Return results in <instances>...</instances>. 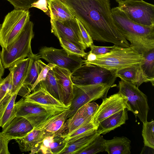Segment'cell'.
<instances>
[{
  "instance_id": "obj_1",
  "label": "cell",
  "mask_w": 154,
  "mask_h": 154,
  "mask_svg": "<svg viewBox=\"0 0 154 154\" xmlns=\"http://www.w3.org/2000/svg\"><path fill=\"white\" fill-rule=\"evenodd\" d=\"M61 0L81 22L93 40L130 47V43L115 24L110 0Z\"/></svg>"
},
{
  "instance_id": "obj_2",
  "label": "cell",
  "mask_w": 154,
  "mask_h": 154,
  "mask_svg": "<svg viewBox=\"0 0 154 154\" xmlns=\"http://www.w3.org/2000/svg\"><path fill=\"white\" fill-rule=\"evenodd\" d=\"M112 15L119 31L130 42V47L144 56L154 49V26L137 23L129 19L116 7L111 9Z\"/></svg>"
},
{
  "instance_id": "obj_3",
  "label": "cell",
  "mask_w": 154,
  "mask_h": 154,
  "mask_svg": "<svg viewBox=\"0 0 154 154\" xmlns=\"http://www.w3.org/2000/svg\"><path fill=\"white\" fill-rule=\"evenodd\" d=\"M114 45L109 52L95 55L94 60L84 62V64L97 66L116 73L121 69L139 66L143 63L144 57L132 48Z\"/></svg>"
},
{
  "instance_id": "obj_4",
  "label": "cell",
  "mask_w": 154,
  "mask_h": 154,
  "mask_svg": "<svg viewBox=\"0 0 154 154\" xmlns=\"http://www.w3.org/2000/svg\"><path fill=\"white\" fill-rule=\"evenodd\" d=\"M33 27V22L29 21L15 39L6 48H2L0 55L5 68H8L33 53L31 47V40L34 36Z\"/></svg>"
},
{
  "instance_id": "obj_5",
  "label": "cell",
  "mask_w": 154,
  "mask_h": 154,
  "mask_svg": "<svg viewBox=\"0 0 154 154\" xmlns=\"http://www.w3.org/2000/svg\"><path fill=\"white\" fill-rule=\"evenodd\" d=\"M117 78L116 73L97 66L84 64L72 72L70 78L72 83L77 85H86L106 84L111 88Z\"/></svg>"
},
{
  "instance_id": "obj_6",
  "label": "cell",
  "mask_w": 154,
  "mask_h": 154,
  "mask_svg": "<svg viewBox=\"0 0 154 154\" xmlns=\"http://www.w3.org/2000/svg\"><path fill=\"white\" fill-rule=\"evenodd\" d=\"M118 93L123 97L126 109L131 111L143 123L147 121L149 107L147 96L131 82L119 81Z\"/></svg>"
},
{
  "instance_id": "obj_7",
  "label": "cell",
  "mask_w": 154,
  "mask_h": 154,
  "mask_svg": "<svg viewBox=\"0 0 154 154\" xmlns=\"http://www.w3.org/2000/svg\"><path fill=\"white\" fill-rule=\"evenodd\" d=\"M29 19V10L14 9L5 16L0 29L2 48H6L15 39Z\"/></svg>"
},
{
  "instance_id": "obj_8",
  "label": "cell",
  "mask_w": 154,
  "mask_h": 154,
  "mask_svg": "<svg viewBox=\"0 0 154 154\" xmlns=\"http://www.w3.org/2000/svg\"><path fill=\"white\" fill-rule=\"evenodd\" d=\"M111 88L106 84L86 85H79L73 84V98L71 105L67 110L66 120L85 104L106 97L107 93Z\"/></svg>"
},
{
  "instance_id": "obj_9",
  "label": "cell",
  "mask_w": 154,
  "mask_h": 154,
  "mask_svg": "<svg viewBox=\"0 0 154 154\" xmlns=\"http://www.w3.org/2000/svg\"><path fill=\"white\" fill-rule=\"evenodd\" d=\"M14 110L16 116L27 119L33 128L42 125L53 116L63 111L26 101L24 98L15 103Z\"/></svg>"
},
{
  "instance_id": "obj_10",
  "label": "cell",
  "mask_w": 154,
  "mask_h": 154,
  "mask_svg": "<svg viewBox=\"0 0 154 154\" xmlns=\"http://www.w3.org/2000/svg\"><path fill=\"white\" fill-rule=\"evenodd\" d=\"M118 8L130 19L138 24L154 26V5L143 0L119 3Z\"/></svg>"
},
{
  "instance_id": "obj_11",
  "label": "cell",
  "mask_w": 154,
  "mask_h": 154,
  "mask_svg": "<svg viewBox=\"0 0 154 154\" xmlns=\"http://www.w3.org/2000/svg\"><path fill=\"white\" fill-rule=\"evenodd\" d=\"M38 54L49 63L67 69L71 73L84 64L82 57L69 54L63 48L57 49L44 46L39 51Z\"/></svg>"
},
{
  "instance_id": "obj_12",
  "label": "cell",
  "mask_w": 154,
  "mask_h": 154,
  "mask_svg": "<svg viewBox=\"0 0 154 154\" xmlns=\"http://www.w3.org/2000/svg\"><path fill=\"white\" fill-rule=\"evenodd\" d=\"M51 31L58 39L69 41L80 48H87L82 40L76 18L60 21L51 19Z\"/></svg>"
},
{
  "instance_id": "obj_13",
  "label": "cell",
  "mask_w": 154,
  "mask_h": 154,
  "mask_svg": "<svg viewBox=\"0 0 154 154\" xmlns=\"http://www.w3.org/2000/svg\"><path fill=\"white\" fill-rule=\"evenodd\" d=\"M126 108L123 97L118 93L103 99L102 103L99 106L91 120L95 129L97 130L101 121Z\"/></svg>"
},
{
  "instance_id": "obj_14",
  "label": "cell",
  "mask_w": 154,
  "mask_h": 154,
  "mask_svg": "<svg viewBox=\"0 0 154 154\" xmlns=\"http://www.w3.org/2000/svg\"><path fill=\"white\" fill-rule=\"evenodd\" d=\"M52 69L62 95L63 103L69 107L73 95V83L70 78L71 73L67 69L55 65Z\"/></svg>"
},
{
  "instance_id": "obj_15",
  "label": "cell",
  "mask_w": 154,
  "mask_h": 154,
  "mask_svg": "<svg viewBox=\"0 0 154 154\" xmlns=\"http://www.w3.org/2000/svg\"><path fill=\"white\" fill-rule=\"evenodd\" d=\"M32 91V93L24 98L26 101L62 111L67 110L69 108L43 88H38L34 89Z\"/></svg>"
},
{
  "instance_id": "obj_16",
  "label": "cell",
  "mask_w": 154,
  "mask_h": 154,
  "mask_svg": "<svg viewBox=\"0 0 154 154\" xmlns=\"http://www.w3.org/2000/svg\"><path fill=\"white\" fill-rule=\"evenodd\" d=\"M44 138L43 130L36 128L24 137L14 140L17 143L21 152L30 151L29 153L32 154L40 152V146Z\"/></svg>"
},
{
  "instance_id": "obj_17",
  "label": "cell",
  "mask_w": 154,
  "mask_h": 154,
  "mask_svg": "<svg viewBox=\"0 0 154 154\" xmlns=\"http://www.w3.org/2000/svg\"><path fill=\"white\" fill-rule=\"evenodd\" d=\"M67 110L53 116L42 125L37 127L43 130L44 138L49 136L64 134Z\"/></svg>"
},
{
  "instance_id": "obj_18",
  "label": "cell",
  "mask_w": 154,
  "mask_h": 154,
  "mask_svg": "<svg viewBox=\"0 0 154 154\" xmlns=\"http://www.w3.org/2000/svg\"><path fill=\"white\" fill-rule=\"evenodd\" d=\"M33 128L26 119L16 116L2 132L11 140L24 137L31 131Z\"/></svg>"
},
{
  "instance_id": "obj_19",
  "label": "cell",
  "mask_w": 154,
  "mask_h": 154,
  "mask_svg": "<svg viewBox=\"0 0 154 154\" xmlns=\"http://www.w3.org/2000/svg\"><path fill=\"white\" fill-rule=\"evenodd\" d=\"M29 63V58L27 57L17 62L8 68L12 74L11 89L12 94L19 91L23 87Z\"/></svg>"
},
{
  "instance_id": "obj_20",
  "label": "cell",
  "mask_w": 154,
  "mask_h": 154,
  "mask_svg": "<svg viewBox=\"0 0 154 154\" xmlns=\"http://www.w3.org/2000/svg\"><path fill=\"white\" fill-rule=\"evenodd\" d=\"M128 110L122 109L101 121L97 130L99 134H105L125 124L128 119Z\"/></svg>"
},
{
  "instance_id": "obj_21",
  "label": "cell",
  "mask_w": 154,
  "mask_h": 154,
  "mask_svg": "<svg viewBox=\"0 0 154 154\" xmlns=\"http://www.w3.org/2000/svg\"><path fill=\"white\" fill-rule=\"evenodd\" d=\"M51 19L60 21L75 18L61 0H47Z\"/></svg>"
},
{
  "instance_id": "obj_22",
  "label": "cell",
  "mask_w": 154,
  "mask_h": 154,
  "mask_svg": "<svg viewBox=\"0 0 154 154\" xmlns=\"http://www.w3.org/2000/svg\"><path fill=\"white\" fill-rule=\"evenodd\" d=\"M117 77L121 80L128 82L138 88L143 82H149L143 74L140 66L125 68L118 71L116 73Z\"/></svg>"
},
{
  "instance_id": "obj_23",
  "label": "cell",
  "mask_w": 154,
  "mask_h": 154,
  "mask_svg": "<svg viewBox=\"0 0 154 154\" xmlns=\"http://www.w3.org/2000/svg\"><path fill=\"white\" fill-rule=\"evenodd\" d=\"M131 143V140L124 136L105 140V151L109 154H130Z\"/></svg>"
},
{
  "instance_id": "obj_24",
  "label": "cell",
  "mask_w": 154,
  "mask_h": 154,
  "mask_svg": "<svg viewBox=\"0 0 154 154\" xmlns=\"http://www.w3.org/2000/svg\"><path fill=\"white\" fill-rule=\"evenodd\" d=\"M66 144L62 134L49 136L44 139L39 152L44 154H60Z\"/></svg>"
},
{
  "instance_id": "obj_25",
  "label": "cell",
  "mask_w": 154,
  "mask_h": 154,
  "mask_svg": "<svg viewBox=\"0 0 154 154\" xmlns=\"http://www.w3.org/2000/svg\"><path fill=\"white\" fill-rule=\"evenodd\" d=\"M93 117L90 116L87 112L85 106L79 108L75 113L66 121V133L63 136L68 135L87 122L91 120Z\"/></svg>"
},
{
  "instance_id": "obj_26",
  "label": "cell",
  "mask_w": 154,
  "mask_h": 154,
  "mask_svg": "<svg viewBox=\"0 0 154 154\" xmlns=\"http://www.w3.org/2000/svg\"><path fill=\"white\" fill-rule=\"evenodd\" d=\"M98 135L97 130H94L73 142L66 143L60 154H77L88 145Z\"/></svg>"
},
{
  "instance_id": "obj_27",
  "label": "cell",
  "mask_w": 154,
  "mask_h": 154,
  "mask_svg": "<svg viewBox=\"0 0 154 154\" xmlns=\"http://www.w3.org/2000/svg\"><path fill=\"white\" fill-rule=\"evenodd\" d=\"M29 57L30 63L23 84V86L31 90L36 81L39 73V54H32Z\"/></svg>"
},
{
  "instance_id": "obj_28",
  "label": "cell",
  "mask_w": 154,
  "mask_h": 154,
  "mask_svg": "<svg viewBox=\"0 0 154 154\" xmlns=\"http://www.w3.org/2000/svg\"><path fill=\"white\" fill-rule=\"evenodd\" d=\"M38 88L44 89L54 97L63 103L62 95L52 69L48 72L45 80L39 82L33 90Z\"/></svg>"
},
{
  "instance_id": "obj_29",
  "label": "cell",
  "mask_w": 154,
  "mask_h": 154,
  "mask_svg": "<svg viewBox=\"0 0 154 154\" xmlns=\"http://www.w3.org/2000/svg\"><path fill=\"white\" fill-rule=\"evenodd\" d=\"M19 91L12 94L0 112V127L3 129L7 127L16 117L14 105Z\"/></svg>"
},
{
  "instance_id": "obj_30",
  "label": "cell",
  "mask_w": 154,
  "mask_h": 154,
  "mask_svg": "<svg viewBox=\"0 0 154 154\" xmlns=\"http://www.w3.org/2000/svg\"><path fill=\"white\" fill-rule=\"evenodd\" d=\"M143 63L140 66L142 72L149 82L154 85V49L144 56Z\"/></svg>"
},
{
  "instance_id": "obj_31",
  "label": "cell",
  "mask_w": 154,
  "mask_h": 154,
  "mask_svg": "<svg viewBox=\"0 0 154 154\" xmlns=\"http://www.w3.org/2000/svg\"><path fill=\"white\" fill-rule=\"evenodd\" d=\"M88 121L70 134L66 136H63L66 143L73 142L96 130L91 121Z\"/></svg>"
},
{
  "instance_id": "obj_32",
  "label": "cell",
  "mask_w": 154,
  "mask_h": 154,
  "mask_svg": "<svg viewBox=\"0 0 154 154\" xmlns=\"http://www.w3.org/2000/svg\"><path fill=\"white\" fill-rule=\"evenodd\" d=\"M12 74L10 72L5 78L0 81V112L12 94L11 91Z\"/></svg>"
},
{
  "instance_id": "obj_33",
  "label": "cell",
  "mask_w": 154,
  "mask_h": 154,
  "mask_svg": "<svg viewBox=\"0 0 154 154\" xmlns=\"http://www.w3.org/2000/svg\"><path fill=\"white\" fill-rule=\"evenodd\" d=\"M105 139L99 134L87 146L77 154H94L105 151Z\"/></svg>"
},
{
  "instance_id": "obj_34",
  "label": "cell",
  "mask_w": 154,
  "mask_h": 154,
  "mask_svg": "<svg viewBox=\"0 0 154 154\" xmlns=\"http://www.w3.org/2000/svg\"><path fill=\"white\" fill-rule=\"evenodd\" d=\"M142 136L144 146L154 149V121L143 123Z\"/></svg>"
},
{
  "instance_id": "obj_35",
  "label": "cell",
  "mask_w": 154,
  "mask_h": 154,
  "mask_svg": "<svg viewBox=\"0 0 154 154\" xmlns=\"http://www.w3.org/2000/svg\"><path fill=\"white\" fill-rule=\"evenodd\" d=\"M61 46L70 55H75L84 58L87 53L84 50L78 47L73 43L65 39H58Z\"/></svg>"
},
{
  "instance_id": "obj_36",
  "label": "cell",
  "mask_w": 154,
  "mask_h": 154,
  "mask_svg": "<svg viewBox=\"0 0 154 154\" xmlns=\"http://www.w3.org/2000/svg\"><path fill=\"white\" fill-rule=\"evenodd\" d=\"M39 73L38 77L32 88L31 91H32L33 89L36 85L40 82L45 80L47 75L49 71L55 65L51 63L46 65L40 60L39 61Z\"/></svg>"
},
{
  "instance_id": "obj_37",
  "label": "cell",
  "mask_w": 154,
  "mask_h": 154,
  "mask_svg": "<svg viewBox=\"0 0 154 154\" xmlns=\"http://www.w3.org/2000/svg\"><path fill=\"white\" fill-rule=\"evenodd\" d=\"M12 5L15 9L29 10L32 5L38 0H6Z\"/></svg>"
},
{
  "instance_id": "obj_38",
  "label": "cell",
  "mask_w": 154,
  "mask_h": 154,
  "mask_svg": "<svg viewBox=\"0 0 154 154\" xmlns=\"http://www.w3.org/2000/svg\"><path fill=\"white\" fill-rule=\"evenodd\" d=\"M76 20L83 42L87 48L90 47L93 44V40L81 22L77 19Z\"/></svg>"
},
{
  "instance_id": "obj_39",
  "label": "cell",
  "mask_w": 154,
  "mask_h": 154,
  "mask_svg": "<svg viewBox=\"0 0 154 154\" xmlns=\"http://www.w3.org/2000/svg\"><path fill=\"white\" fill-rule=\"evenodd\" d=\"M11 139L4 134L2 132H0V154H9L8 144Z\"/></svg>"
},
{
  "instance_id": "obj_40",
  "label": "cell",
  "mask_w": 154,
  "mask_h": 154,
  "mask_svg": "<svg viewBox=\"0 0 154 154\" xmlns=\"http://www.w3.org/2000/svg\"><path fill=\"white\" fill-rule=\"evenodd\" d=\"M114 46H99L91 45L90 47V51L95 55H102L105 54L110 51Z\"/></svg>"
},
{
  "instance_id": "obj_41",
  "label": "cell",
  "mask_w": 154,
  "mask_h": 154,
  "mask_svg": "<svg viewBox=\"0 0 154 154\" xmlns=\"http://www.w3.org/2000/svg\"><path fill=\"white\" fill-rule=\"evenodd\" d=\"M32 7L38 8L42 11L47 15H49L47 0H38L32 5L31 8Z\"/></svg>"
},
{
  "instance_id": "obj_42",
  "label": "cell",
  "mask_w": 154,
  "mask_h": 154,
  "mask_svg": "<svg viewBox=\"0 0 154 154\" xmlns=\"http://www.w3.org/2000/svg\"><path fill=\"white\" fill-rule=\"evenodd\" d=\"M4 69L0 55V81L2 79V77L4 75Z\"/></svg>"
},
{
  "instance_id": "obj_43",
  "label": "cell",
  "mask_w": 154,
  "mask_h": 154,
  "mask_svg": "<svg viewBox=\"0 0 154 154\" xmlns=\"http://www.w3.org/2000/svg\"><path fill=\"white\" fill-rule=\"evenodd\" d=\"M116 2L118 3L125 1H136V0H115Z\"/></svg>"
},
{
  "instance_id": "obj_44",
  "label": "cell",
  "mask_w": 154,
  "mask_h": 154,
  "mask_svg": "<svg viewBox=\"0 0 154 154\" xmlns=\"http://www.w3.org/2000/svg\"><path fill=\"white\" fill-rule=\"evenodd\" d=\"M1 24H0V29L1 27Z\"/></svg>"
}]
</instances>
